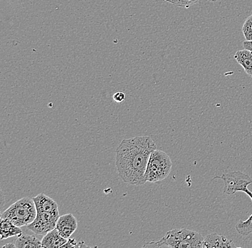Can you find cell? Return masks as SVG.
I'll return each mask as SVG.
<instances>
[{
	"label": "cell",
	"instance_id": "cell-1",
	"mask_svg": "<svg viewBox=\"0 0 252 248\" xmlns=\"http://www.w3.org/2000/svg\"><path fill=\"white\" fill-rule=\"evenodd\" d=\"M157 144L149 136L125 139L116 151V165L118 175L129 185L146 183L145 174L151 153L157 150Z\"/></svg>",
	"mask_w": 252,
	"mask_h": 248
},
{
	"label": "cell",
	"instance_id": "cell-2",
	"mask_svg": "<svg viewBox=\"0 0 252 248\" xmlns=\"http://www.w3.org/2000/svg\"><path fill=\"white\" fill-rule=\"evenodd\" d=\"M204 237L198 232L188 229H174L165 234L158 241L150 242L143 247L202 248Z\"/></svg>",
	"mask_w": 252,
	"mask_h": 248
},
{
	"label": "cell",
	"instance_id": "cell-3",
	"mask_svg": "<svg viewBox=\"0 0 252 248\" xmlns=\"http://www.w3.org/2000/svg\"><path fill=\"white\" fill-rule=\"evenodd\" d=\"M37 214V208L33 199L25 197L17 200L1 213V218L9 219L18 227H23L32 223Z\"/></svg>",
	"mask_w": 252,
	"mask_h": 248
},
{
	"label": "cell",
	"instance_id": "cell-4",
	"mask_svg": "<svg viewBox=\"0 0 252 248\" xmlns=\"http://www.w3.org/2000/svg\"><path fill=\"white\" fill-rule=\"evenodd\" d=\"M173 163L169 155L162 150H155L151 153L145 180L146 183H157L165 180L171 173Z\"/></svg>",
	"mask_w": 252,
	"mask_h": 248
},
{
	"label": "cell",
	"instance_id": "cell-5",
	"mask_svg": "<svg viewBox=\"0 0 252 248\" xmlns=\"http://www.w3.org/2000/svg\"><path fill=\"white\" fill-rule=\"evenodd\" d=\"M220 179L224 183L223 193L231 195L236 192H244L248 190V186L252 184V179L250 175L240 171H228L220 176L214 179Z\"/></svg>",
	"mask_w": 252,
	"mask_h": 248
},
{
	"label": "cell",
	"instance_id": "cell-6",
	"mask_svg": "<svg viewBox=\"0 0 252 248\" xmlns=\"http://www.w3.org/2000/svg\"><path fill=\"white\" fill-rule=\"evenodd\" d=\"M59 218V212H37L35 219L28 224V230L37 235H46L56 228Z\"/></svg>",
	"mask_w": 252,
	"mask_h": 248
},
{
	"label": "cell",
	"instance_id": "cell-7",
	"mask_svg": "<svg viewBox=\"0 0 252 248\" xmlns=\"http://www.w3.org/2000/svg\"><path fill=\"white\" fill-rule=\"evenodd\" d=\"M78 228V220L73 215H63L60 216L56 224V229L63 238L69 239Z\"/></svg>",
	"mask_w": 252,
	"mask_h": 248
},
{
	"label": "cell",
	"instance_id": "cell-8",
	"mask_svg": "<svg viewBox=\"0 0 252 248\" xmlns=\"http://www.w3.org/2000/svg\"><path fill=\"white\" fill-rule=\"evenodd\" d=\"M236 248L232 240L228 239L224 235L217 233L208 235L204 238L202 248Z\"/></svg>",
	"mask_w": 252,
	"mask_h": 248
},
{
	"label": "cell",
	"instance_id": "cell-9",
	"mask_svg": "<svg viewBox=\"0 0 252 248\" xmlns=\"http://www.w3.org/2000/svg\"><path fill=\"white\" fill-rule=\"evenodd\" d=\"M37 212H59L56 201L43 193L33 197Z\"/></svg>",
	"mask_w": 252,
	"mask_h": 248
},
{
	"label": "cell",
	"instance_id": "cell-10",
	"mask_svg": "<svg viewBox=\"0 0 252 248\" xmlns=\"http://www.w3.org/2000/svg\"><path fill=\"white\" fill-rule=\"evenodd\" d=\"M67 239L63 238L56 228L47 232L42 240V248H62L67 243Z\"/></svg>",
	"mask_w": 252,
	"mask_h": 248
},
{
	"label": "cell",
	"instance_id": "cell-11",
	"mask_svg": "<svg viewBox=\"0 0 252 248\" xmlns=\"http://www.w3.org/2000/svg\"><path fill=\"white\" fill-rule=\"evenodd\" d=\"M0 234H1V240H4L14 236H21L23 232L20 227L16 225L9 219L1 218Z\"/></svg>",
	"mask_w": 252,
	"mask_h": 248
},
{
	"label": "cell",
	"instance_id": "cell-12",
	"mask_svg": "<svg viewBox=\"0 0 252 248\" xmlns=\"http://www.w3.org/2000/svg\"><path fill=\"white\" fill-rule=\"evenodd\" d=\"M234 59L242 67L247 75L252 78V53L250 50H242L236 52Z\"/></svg>",
	"mask_w": 252,
	"mask_h": 248
},
{
	"label": "cell",
	"instance_id": "cell-13",
	"mask_svg": "<svg viewBox=\"0 0 252 248\" xmlns=\"http://www.w3.org/2000/svg\"><path fill=\"white\" fill-rule=\"evenodd\" d=\"M17 248H42V240H39L34 235L23 234L18 237L15 242Z\"/></svg>",
	"mask_w": 252,
	"mask_h": 248
},
{
	"label": "cell",
	"instance_id": "cell-14",
	"mask_svg": "<svg viewBox=\"0 0 252 248\" xmlns=\"http://www.w3.org/2000/svg\"><path fill=\"white\" fill-rule=\"evenodd\" d=\"M245 193L251 198L252 201V193L251 191H249L248 189L246 191ZM235 228L238 233L239 235H242V236H247V235L252 233V214L246 220L239 221L236 224Z\"/></svg>",
	"mask_w": 252,
	"mask_h": 248
},
{
	"label": "cell",
	"instance_id": "cell-15",
	"mask_svg": "<svg viewBox=\"0 0 252 248\" xmlns=\"http://www.w3.org/2000/svg\"><path fill=\"white\" fill-rule=\"evenodd\" d=\"M200 0H163L165 2L171 3L176 7L189 9V7L196 4Z\"/></svg>",
	"mask_w": 252,
	"mask_h": 248
},
{
	"label": "cell",
	"instance_id": "cell-16",
	"mask_svg": "<svg viewBox=\"0 0 252 248\" xmlns=\"http://www.w3.org/2000/svg\"><path fill=\"white\" fill-rule=\"evenodd\" d=\"M242 32H243L246 40H252V15L247 17L246 21L244 22L242 27Z\"/></svg>",
	"mask_w": 252,
	"mask_h": 248
},
{
	"label": "cell",
	"instance_id": "cell-17",
	"mask_svg": "<svg viewBox=\"0 0 252 248\" xmlns=\"http://www.w3.org/2000/svg\"><path fill=\"white\" fill-rule=\"evenodd\" d=\"M79 242H77L76 240L74 238H69L67 239V243L63 245L62 248H78Z\"/></svg>",
	"mask_w": 252,
	"mask_h": 248
},
{
	"label": "cell",
	"instance_id": "cell-18",
	"mask_svg": "<svg viewBox=\"0 0 252 248\" xmlns=\"http://www.w3.org/2000/svg\"><path fill=\"white\" fill-rule=\"evenodd\" d=\"M113 98L116 103H121L125 100L126 95L124 92H118L113 95Z\"/></svg>",
	"mask_w": 252,
	"mask_h": 248
},
{
	"label": "cell",
	"instance_id": "cell-19",
	"mask_svg": "<svg viewBox=\"0 0 252 248\" xmlns=\"http://www.w3.org/2000/svg\"><path fill=\"white\" fill-rule=\"evenodd\" d=\"M243 47L245 50H250L252 53V40L247 41L243 42Z\"/></svg>",
	"mask_w": 252,
	"mask_h": 248
},
{
	"label": "cell",
	"instance_id": "cell-20",
	"mask_svg": "<svg viewBox=\"0 0 252 248\" xmlns=\"http://www.w3.org/2000/svg\"><path fill=\"white\" fill-rule=\"evenodd\" d=\"M1 248H16L15 243H7V244L4 245Z\"/></svg>",
	"mask_w": 252,
	"mask_h": 248
},
{
	"label": "cell",
	"instance_id": "cell-21",
	"mask_svg": "<svg viewBox=\"0 0 252 248\" xmlns=\"http://www.w3.org/2000/svg\"><path fill=\"white\" fill-rule=\"evenodd\" d=\"M206 1H212V2H216V1H220L221 0H206Z\"/></svg>",
	"mask_w": 252,
	"mask_h": 248
}]
</instances>
